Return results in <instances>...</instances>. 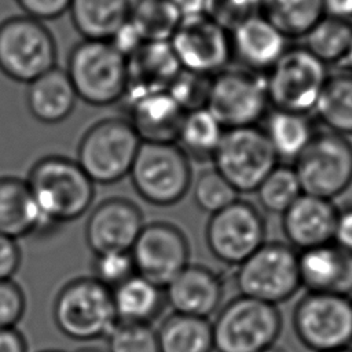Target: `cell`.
I'll list each match as a JSON object with an SVG mask.
<instances>
[{
  "label": "cell",
  "instance_id": "28",
  "mask_svg": "<svg viewBox=\"0 0 352 352\" xmlns=\"http://www.w3.org/2000/svg\"><path fill=\"white\" fill-rule=\"evenodd\" d=\"M131 3V0H72L69 12L82 38L110 40L129 19Z\"/></svg>",
  "mask_w": 352,
  "mask_h": 352
},
{
  "label": "cell",
  "instance_id": "18",
  "mask_svg": "<svg viewBox=\"0 0 352 352\" xmlns=\"http://www.w3.org/2000/svg\"><path fill=\"white\" fill-rule=\"evenodd\" d=\"M232 58L243 69L265 74L285 54L287 37L261 12L254 14L230 30Z\"/></svg>",
  "mask_w": 352,
  "mask_h": 352
},
{
  "label": "cell",
  "instance_id": "27",
  "mask_svg": "<svg viewBox=\"0 0 352 352\" xmlns=\"http://www.w3.org/2000/svg\"><path fill=\"white\" fill-rule=\"evenodd\" d=\"M118 322L151 324L166 300L164 287L135 274L111 290Z\"/></svg>",
  "mask_w": 352,
  "mask_h": 352
},
{
  "label": "cell",
  "instance_id": "2",
  "mask_svg": "<svg viewBox=\"0 0 352 352\" xmlns=\"http://www.w3.org/2000/svg\"><path fill=\"white\" fill-rule=\"evenodd\" d=\"M65 70L78 99L91 106L114 104L126 92V56L109 40L82 38L72 48Z\"/></svg>",
  "mask_w": 352,
  "mask_h": 352
},
{
  "label": "cell",
  "instance_id": "12",
  "mask_svg": "<svg viewBox=\"0 0 352 352\" xmlns=\"http://www.w3.org/2000/svg\"><path fill=\"white\" fill-rule=\"evenodd\" d=\"M226 129L258 125L268 111L265 76L248 69H224L210 81L206 106Z\"/></svg>",
  "mask_w": 352,
  "mask_h": 352
},
{
  "label": "cell",
  "instance_id": "43",
  "mask_svg": "<svg viewBox=\"0 0 352 352\" xmlns=\"http://www.w3.org/2000/svg\"><path fill=\"white\" fill-rule=\"evenodd\" d=\"M22 263L18 239L0 232V279L12 278Z\"/></svg>",
  "mask_w": 352,
  "mask_h": 352
},
{
  "label": "cell",
  "instance_id": "46",
  "mask_svg": "<svg viewBox=\"0 0 352 352\" xmlns=\"http://www.w3.org/2000/svg\"><path fill=\"white\" fill-rule=\"evenodd\" d=\"M0 352H28V341L16 327L0 329Z\"/></svg>",
  "mask_w": 352,
  "mask_h": 352
},
{
  "label": "cell",
  "instance_id": "51",
  "mask_svg": "<svg viewBox=\"0 0 352 352\" xmlns=\"http://www.w3.org/2000/svg\"><path fill=\"white\" fill-rule=\"evenodd\" d=\"M260 352H286V351L275 344V345H271V346H268V348H265V349H263Z\"/></svg>",
  "mask_w": 352,
  "mask_h": 352
},
{
  "label": "cell",
  "instance_id": "22",
  "mask_svg": "<svg viewBox=\"0 0 352 352\" xmlns=\"http://www.w3.org/2000/svg\"><path fill=\"white\" fill-rule=\"evenodd\" d=\"M121 102H125L126 118L142 142H176L186 111L168 89L124 98Z\"/></svg>",
  "mask_w": 352,
  "mask_h": 352
},
{
  "label": "cell",
  "instance_id": "6",
  "mask_svg": "<svg viewBox=\"0 0 352 352\" xmlns=\"http://www.w3.org/2000/svg\"><path fill=\"white\" fill-rule=\"evenodd\" d=\"M282 326L278 305L239 294L216 312L214 352H260L276 344Z\"/></svg>",
  "mask_w": 352,
  "mask_h": 352
},
{
  "label": "cell",
  "instance_id": "15",
  "mask_svg": "<svg viewBox=\"0 0 352 352\" xmlns=\"http://www.w3.org/2000/svg\"><path fill=\"white\" fill-rule=\"evenodd\" d=\"M169 44L182 69L214 76L232 59L230 30L206 14L183 18Z\"/></svg>",
  "mask_w": 352,
  "mask_h": 352
},
{
  "label": "cell",
  "instance_id": "25",
  "mask_svg": "<svg viewBox=\"0 0 352 352\" xmlns=\"http://www.w3.org/2000/svg\"><path fill=\"white\" fill-rule=\"evenodd\" d=\"M77 100V92L66 70L58 66L28 84V110L43 124L54 125L65 121L73 113Z\"/></svg>",
  "mask_w": 352,
  "mask_h": 352
},
{
  "label": "cell",
  "instance_id": "33",
  "mask_svg": "<svg viewBox=\"0 0 352 352\" xmlns=\"http://www.w3.org/2000/svg\"><path fill=\"white\" fill-rule=\"evenodd\" d=\"M304 47L324 65L345 59L352 43V22L349 19L323 15L302 37Z\"/></svg>",
  "mask_w": 352,
  "mask_h": 352
},
{
  "label": "cell",
  "instance_id": "42",
  "mask_svg": "<svg viewBox=\"0 0 352 352\" xmlns=\"http://www.w3.org/2000/svg\"><path fill=\"white\" fill-rule=\"evenodd\" d=\"M25 15L38 21H51L69 11L72 0H14Z\"/></svg>",
  "mask_w": 352,
  "mask_h": 352
},
{
  "label": "cell",
  "instance_id": "36",
  "mask_svg": "<svg viewBox=\"0 0 352 352\" xmlns=\"http://www.w3.org/2000/svg\"><path fill=\"white\" fill-rule=\"evenodd\" d=\"M195 205L205 213L213 214L238 199L239 192L214 168L201 172L191 184Z\"/></svg>",
  "mask_w": 352,
  "mask_h": 352
},
{
  "label": "cell",
  "instance_id": "48",
  "mask_svg": "<svg viewBox=\"0 0 352 352\" xmlns=\"http://www.w3.org/2000/svg\"><path fill=\"white\" fill-rule=\"evenodd\" d=\"M182 18L205 14L206 0H172Z\"/></svg>",
  "mask_w": 352,
  "mask_h": 352
},
{
  "label": "cell",
  "instance_id": "14",
  "mask_svg": "<svg viewBox=\"0 0 352 352\" xmlns=\"http://www.w3.org/2000/svg\"><path fill=\"white\" fill-rule=\"evenodd\" d=\"M265 219L260 209L239 198L210 214L205 228V242L212 256L235 267L265 242Z\"/></svg>",
  "mask_w": 352,
  "mask_h": 352
},
{
  "label": "cell",
  "instance_id": "17",
  "mask_svg": "<svg viewBox=\"0 0 352 352\" xmlns=\"http://www.w3.org/2000/svg\"><path fill=\"white\" fill-rule=\"evenodd\" d=\"M144 226L140 208L131 199L111 197L100 201L85 221V242L92 253L131 250Z\"/></svg>",
  "mask_w": 352,
  "mask_h": 352
},
{
  "label": "cell",
  "instance_id": "5",
  "mask_svg": "<svg viewBox=\"0 0 352 352\" xmlns=\"http://www.w3.org/2000/svg\"><path fill=\"white\" fill-rule=\"evenodd\" d=\"M140 144L126 117H107L82 133L76 161L94 183L113 184L129 175Z\"/></svg>",
  "mask_w": 352,
  "mask_h": 352
},
{
  "label": "cell",
  "instance_id": "37",
  "mask_svg": "<svg viewBox=\"0 0 352 352\" xmlns=\"http://www.w3.org/2000/svg\"><path fill=\"white\" fill-rule=\"evenodd\" d=\"M106 340L107 352H161L157 330L146 323L117 322Z\"/></svg>",
  "mask_w": 352,
  "mask_h": 352
},
{
  "label": "cell",
  "instance_id": "24",
  "mask_svg": "<svg viewBox=\"0 0 352 352\" xmlns=\"http://www.w3.org/2000/svg\"><path fill=\"white\" fill-rule=\"evenodd\" d=\"M52 226L38 210L25 179L0 177V232L19 239L51 232Z\"/></svg>",
  "mask_w": 352,
  "mask_h": 352
},
{
  "label": "cell",
  "instance_id": "35",
  "mask_svg": "<svg viewBox=\"0 0 352 352\" xmlns=\"http://www.w3.org/2000/svg\"><path fill=\"white\" fill-rule=\"evenodd\" d=\"M254 192L267 213L282 216L302 194V188L293 165L278 164Z\"/></svg>",
  "mask_w": 352,
  "mask_h": 352
},
{
  "label": "cell",
  "instance_id": "9",
  "mask_svg": "<svg viewBox=\"0 0 352 352\" xmlns=\"http://www.w3.org/2000/svg\"><path fill=\"white\" fill-rule=\"evenodd\" d=\"M264 76L272 109L312 116L330 73L304 45H294Z\"/></svg>",
  "mask_w": 352,
  "mask_h": 352
},
{
  "label": "cell",
  "instance_id": "49",
  "mask_svg": "<svg viewBox=\"0 0 352 352\" xmlns=\"http://www.w3.org/2000/svg\"><path fill=\"white\" fill-rule=\"evenodd\" d=\"M344 62H345V65H346V70L352 73V43H351V47H349V50H348V54H346Z\"/></svg>",
  "mask_w": 352,
  "mask_h": 352
},
{
  "label": "cell",
  "instance_id": "10",
  "mask_svg": "<svg viewBox=\"0 0 352 352\" xmlns=\"http://www.w3.org/2000/svg\"><path fill=\"white\" fill-rule=\"evenodd\" d=\"M292 326L297 340L309 351L348 348L352 345L351 297L305 292L293 308Z\"/></svg>",
  "mask_w": 352,
  "mask_h": 352
},
{
  "label": "cell",
  "instance_id": "41",
  "mask_svg": "<svg viewBox=\"0 0 352 352\" xmlns=\"http://www.w3.org/2000/svg\"><path fill=\"white\" fill-rule=\"evenodd\" d=\"M26 311L23 289L12 278L0 279V329L16 327Z\"/></svg>",
  "mask_w": 352,
  "mask_h": 352
},
{
  "label": "cell",
  "instance_id": "23",
  "mask_svg": "<svg viewBox=\"0 0 352 352\" xmlns=\"http://www.w3.org/2000/svg\"><path fill=\"white\" fill-rule=\"evenodd\" d=\"M126 65L128 85L124 98L169 89L182 72L169 41L142 43L126 58Z\"/></svg>",
  "mask_w": 352,
  "mask_h": 352
},
{
  "label": "cell",
  "instance_id": "13",
  "mask_svg": "<svg viewBox=\"0 0 352 352\" xmlns=\"http://www.w3.org/2000/svg\"><path fill=\"white\" fill-rule=\"evenodd\" d=\"M217 169L239 194L254 192L279 160L258 125L226 129L212 158Z\"/></svg>",
  "mask_w": 352,
  "mask_h": 352
},
{
  "label": "cell",
  "instance_id": "21",
  "mask_svg": "<svg viewBox=\"0 0 352 352\" xmlns=\"http://www.w3.org/2000/svg\"><path fill=\"white\" fill-rule=\"evenodd\" d=\"M298 274L307 292L352 296V253L334 242L300 250Z\"/></svg>",
  "mask_w": 352,
  "mask_h": 352
},
{
  "label": "cell",
  "instance_id": "52",
  "mask_svg": "<svg viewBox=\"0 0 352 352\" xmlns=\"http://www.w3.org/2000/svg\"><path fill=\"white\" fill-rule=\"evenodd\" d=\"M326 352H352V348H340V349H333V351H326Z\"/></svg>",
  "mask_w": 352,
  "mask_h": 352
},
{
  "label": "cell",
  "instance_id": "20",
  "mask_svg": "<svg viewBox=\"0 0 352 352\" xmlns=\"http://www.w3.org/2000/svg\"><path fill=\"white\" fill-rule=\"evenodd\" d=\"M337 213L331 199L302 192L280 216L287 243L300 252L333 242Z\"/></svg>",
  "mask_w": 352,
  "mask_h": 352
},
{
  "label": "cell",
  "instance_id": "19",
  "mask_svg": "<svg viewBox=\"0 0 352 352\" xmlns=\"http://www.w3.org/2000/svg\"><path fill=\"white\" fill-rule=\"evenodd\" d=\"M166 304L172 312L208 318L220 309L224 286L209 267L188 264L165 287Z\"/></svg>",
  "mask_w": 352,
  "mask_h": 352
},
{
  "label": "cell",
  "instance_id": "38",
  "mask_svg": "<svg viewBox=\"0 0 352 352\" xmlns=\"http://www.w3.org/2000/svg\"><path fill=\"white\" fill-rule=\"evenodd\" d=\"M138 274L131 250H110L95 253L92 258V278L110 290Z\"/></svg>",
  "mask_w": 352,
  "mask_h": 352
},
{
  "label": "cell",
  "instance_id": "47",
  "mask_svg": "<svg viewBox=\"0 0 352 352\" xmlns=\"http://www.w3.org/2000/svg\"><path fill=\"white\" fill-rule=\"evenodd\" d=\"M324 14L342 19H352V0H322Z\"/></svg>",
  "mask_w": 352,
  "mask_h": 352
},
{
  "label": "cell",
  "instance_id": "11",
  "mask_svg": "<svg viewBox=\"0 0 352 352\" xmlns=\"http://www.w3.org/2000/svg\"><path fill=\"white\" fill-rule=\"evenodd\" d=\"M292 165L302 192L333 201L352 184V143L346 136L316 131Z\"/></svg>",
  "mask_w": 352,
  "mask_h": 352
},
{
  "label": "cell",
  "instance_id": "26",
  "mask_svg": "<svg viewBox=\"0 0 352 352\" xmlns=\"http://www.w3.org/2000/svg\"><path fill=\"white\" fill-rule=\"evenodd\" d=\"M263 129L278 160L283 164H293L316 133L309 114L272 107L264 118Z\"/></svg>",
  "mask_w": 352,
  "mask_h": 352
},
{
  "label": "cell",
  "instance_id": "8",
  "mask_svg": "<svg viewBox=\"0 0 352 352\" xmlns=\"http://www.w3.org/2000/svg\"><path fill=\"white\" fill-rule=\"evenodd\" d=\"M239 294L268 304H282L301 289L298 250L287 242L265 241L235 272Z\"/></svg>",
  "mask_w": 352,
  "mask_h": 352
},
{
  "label": "cell",
  "instance_id": "4",
  "mask_svg": "<svg viewBox=\"0 0 352 352\" xmlns=\"http://www.w3.org/2000/svg\"><path fill=\"white\" fill-rule=\"evenodd\" d=\"M128 176L136 194L155 206L180 202L192 184L190 158L176 142H142Z\"/></svg>",
  "mask_w": 352,
  "mask_h": 352
},
{
  "label": "cell",
  "instance_id": "7",
  "mask_svg": "<svg viewBox=\"0 0 352 352\" xmlns=\"http://www.w3.org/2000/svg\"><path fill=\"white\" fill-rule=\"evenodd\" d=\"M58 48L52 32L43 21L28 15L0 22V72L29 84L56 66Z\"/></svg>",
  "mask_w": 352,
  "mask_h": 352
},
{
  "label": "cell",
  "instance_id": "50",
  "mask_svg": "<svg viewBox=\"0 0 352 352\" xmlns=\"http://www.w3.org/2000/svg\"><path fill=\"white\" fill-rule=\"evenodd\" d=\"M74 352H107V349H100V348H96V346H82V348H78L77 351Z\"/></svg>",
  "mask_w": 352,
  "mask_h": 352
},
{
  "label": "cell",
  "instance_id": "31",
  "mask_svg": "<svg viewBox=\"0 0 352 352\" xmlns=\"http://www.w3.org/2000/svg\"><path fill=\"white\" fill-rule=\"evenodd\" d=\"M226 128L208 107L186 111L176 136L177 146L191 160H212Z\"/></svg>",
  "mask_w": 352,
  "mask_h": 352
},
{
  "label": "cell",
  "instance_id": "44",
  "mask_svg": "<svg viewBox=\"0 0 352 352\" xmlns=\"http://www.w3.org/2000/svg\"><path fill=\"white\" fill-rule=\"evenodd\" d=\"M109 41L126 58L135 50H138V47H140L142 43H144V40L138 33L135 26L129 22V19L117 30V33Z\"/></svg>",
  "mask_w": 352,
  "mask_h": 352
},
{
  "label": "cell",
  "instance_id": "54",
  "mask_svg": "<svg viewBox=\"0 0 352 352\" xmlns=\"http://www.w3.org/2000/svg\"><path fill=\"white\" fill-rule=\"evenodd\" d=\"M351 304H352V296H351Z\"/></svg>",
  "mask_w": 352,
  "mask_h": 352
},
{
  "label": "cell",
  "instance_id": "40",
  "mask_svg": "<svg viewBox=\"0 0 352 352\" xmlns=\"http://www.w3.org/2000/svg\"><path fill=\"white\" fill-rule=\"evenodd\" d=\"M263 0H206L205 14L231 30L243 19L258 14Z\"/></svg>",
  "mask_w": 352,
  "mask_h": 352
},
{
  "label": "cell",
  "instance_id": "29",
  "mask_svg": "<svg viewBox=\"0 0 352 352\" xmlns=\"http://www.w3.org/2000/svg\"><path fill=\"white\" fill-rule=\"evenodd\" d=\"M161 352H213V330L208 318L172 312L157 329Z\"/></svg>",
  "mask_w": 352,
  "mask_h": 352
},
{
  "label": "cell",
  "instance_id": "39",
  "mask_svg": "<svg viewBox=\"0 0 352 352\" xmlns=\"http://www.w3.org/2000/svg\"><path fill=\"white\" fill-rule=\"evenodd\" d=\"M212 77L182 69L168 91L184 111L205 107Z\"/></svg>",
  "mask_w": 352,
  "mask_h": 352
},
{
  "label": "cell",
  "instance_id": "45",
  "mask_svg": "<svg viewBox=\"0 0 352 352\" xmlns=\"http://www.w3.org/2000/svg\"><path fill=\"white\" fill-rule=\"evenodd\" d=\"M333 242L341 249L352 253V206L338 209Z\"/></svg>",
  "mask_w": 352,
  "mask_h": 352
},
{
  "label": "cell",
  "instance_id": "32",
  "mask_svg": "<svg viewBox=\"0 0 352 352\" xmlns=\"http://www.w3.org/2000/svg\"><path fill=\"white\" fill-rule=\"evenodd\" d=\"M260 12L287 38H302L324 8L322 0H263Z\"/></svg>",
  "mask_w": 352,
  "mask_h": 352
},
{
  "label": "cell",
  "instance_id": "1",
  "mask_svg": "<svg viewBox=\"0 0 352 352\" xmlns=\"http://www.w3.org/2000/svg\"><path fill=\"white\" fill-rule=\"evenodd\" d=\"M41 214L55 227L87 213L95 198V183L76 160L45 155L25 179Z\"/></svg>",
  "mask_w": 352,
  "mask_h": 352
},
{
  "label": "cell",
  "instance_id": "16",
  "mask_svg": "<svg viewBox=\"0 0 352 352\" xmlns=\"http://www.w3.org/2000/svg\"><path fill=\"white\" fill-rule=\"evenodd\" d=\"M131 253L136 272L162 287L190 264L186 234L168 221L144 224Z\"/></svg>",
  "mask_w": 352,
  "mask_h": 352
},
{
  "label": "cell",
  "instance_id": "3",
  "mask_svg": "<svg viewBox=\"0 0 352 352\" xmlns=\"http://www.w3.org/2000/svg\"><path fill=\"white\" fill-rule=\"evenodd\" d=\"M52 318L58 330L74 341L106 338L118 322L111 290L92 276L72 279L59 289Z\"/></svg>",
  "mask_w": 352,
  "mask_h": 352
},
{
  "label": "cell",
  "instance_id": "53",
  "mask_svg": "<svg viewBox=\"0 0 352 352\" xmlns=\"http://www.w3.org/2000/svg\"><path fill=\"white\" fill-rule=\"evenodd\" d=\"M40 352H65V351H60V349H44V351H40Z\"/></svg>",
  "mask_w": 352,
  "mask_h": 352
},
{
  "label": "cell",
  "instance_id": "34",
  "mask_svg": "<svg viewBox=\"0 0 352 352\" xmlns=\"http://www.w3.org/2000/svg\"><path fill=\"white\" fill-rule=\"evenodd\" d=\"M172 0H133L129 22L144 41H169L182 22Z\"/></svg>",
  "mask_w": 352,
  "mask_h": 352
},
{
  "label": "cell",
  "instance_id": "30",
  "mask_svg": "<svg viewBox=\"0 0 352 352\" xmlns=\"http://www.w3.org/2000/svg\"><path fill=\"white\" fill-rule=\"evenodd\" d=\"M326 131L352 136V73L348 70L329 76L312 111Z\"/></svg>",
  "mask_w": 352,
  "mask_h": 352
}]
</instances>
